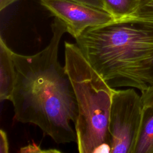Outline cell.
Wrapping results in <instances>:
<instances>
[{
    "label": "cell",
    "instance_id": "obj_6",
    "mask_svg": "<svg viewBox=\"0 0 153 153\" xmlns=\"http://www.w3.org/2000/svg\"><path fill=\"white\" fill-rule=\"evenodd\" d=\"M16 79L13 51L0 38V100H10Z\"/></svg>",
    "mask_w": 153,
    "mask_h": 153
},
{
    "label": "cell",
    "instance_id": "obj_4",
    "mask_svg": "<svg viewBox=\"0 0 153 153\" xmlns=\"http://www.w3.org/2000/svg\"><path fill=\"white\" fill-rule=\"evenodd\" d=\"M143 111L141 97L133 88L114 90L108 126L111 153H134Z\"/></svg>",
    "mask_w": 153,
    "mask_h": 153
},
{
    "label": "cell",
    "instance_id": "obj_15",
    "mask_svg": "<svg viewBox=\"0 0 153 153\" xmlns=\"http://www.w3.org/2000/svg\"><path fill=\"white\" fill-rule=\"evenodd\" d=\"M17 1L18 0H0V10H3Z\"/></svg>",
    "mask_w": 153,
    "mask_h": 153
},
{
    "label": "cell",
    "instance_id": "obj_1",
    "mask_svg": "<svg viewBox=\"0 0 153 153\" xmlns=\"http://www.w3.org/2000/svg\"><path fill=\"white\" fill-rule=\"evenodd\" d=\"M51 30L48 45L39 52L26 56L13 51L16 79L10 100L17 121L38 126L57 144L76 142L71 122L76 121V99L58 59L60 41L67 29L54 17Z\"/></svg>",
    "mask_w": 153,
    "mask_h": 153
},
{
    "label": "cell",
    "instance_id": "obj_14",
    "mask_svg": "<svg viewBox=\"0 0 153 153\" xmlns=\"http://www.w3.org/2000/svg\"><path fill=\"white\" fill-rule=\"evenodd\" d=\"M74 1H78L82 3H84L102 10H104L105 11V4L103 2L102 0H74Z\"/></svg>",
    "mask_w": 153,
    "mask_h": 153
},
{
    "label": "cell",
    "instance_id": "obj_8",
    "mask_svg": "<svg viewBox=\"0 0 153 153\" xmlns=\"http://www.w3.org/2000/svg\"><path fill=\"white\" fill-rule=\"evenodd\" d=\"M106 11L115 20L122 19L133 14L140 5L142 0H102Z\"/></svg>",
    "mask_w": 153,
    "mask_h": 153
},
{
    "label": "cell",
    "instance_id": "obj_9",
    "mask_svg": "<svg viewBox=\"0 0 153 153\" xmlns=\"http://www.w3.org/2000/svg\"><path fill=\"white\" fill-rule=\"evenodd\" d=\"M124 19L153 24V0H142L138 9Z\"/></svg>",
    "mask_w": 153,
    "mask_h": 153
},
{
    "label": "cell",
    "instance_id": "obj_7",
    "mask_svg": "<svg viewBox=\"0 0 153 153\" xmlns=\"http://www.w3.org/2000/svg\"><path fill=\"white\" fill-rule=\"evenodd\" d=\"M134 153H153V106L143 108Z\"/></svg>",
    "mask_w": 153,
    "mask_h": 153
},
{
    "label": "cell",
    "instance_id": "obj_12",
    "mask_svg": "<svg viewBox=\"0 0 153 153\" xmlns=\"http://www.w3.org/2000/svg\"><path fill=\"white\" fill-rule=\"evenodd\" d=\"M20 152H60V151L57 149H44L42 150L39 146L36 145L35 143L32 144H29L27 146L21 148Z\"/></svg>",
    "mask_w": 153,
    "mask_h": 153
},
{
    "label": "cell",
    "instance_id": "obj_11",
    "mask_svg": "<svg viewBox=\"0 0 153 153\" xmlns=\"http://www.w3.org/2000/svg\"><path fill=\"white\" fill-rule=\"evenodd\" d=\"M140 97L143 108L153 106V85L142 91Z\"/></svg>",
    "mask_w": 153,
    "mask_h": 153
},
{
    "label": "cell",
    "instance_id": "obj_2",
    "mask_svg": "<svg viewBox=\"0 0 153 153\" xmlns=\"http://www.w3.org/2000/svg\"><path fill=\"white\" fill-rule=\"evenodd\" d=\"M75 40L109 87L146 89L142 75L153 57V24L114 20L85 29Z\"/></svg>",
    "mask_w": 153,
    "mask_h": 153
},
{
    "label": "cell",
    "instance_id": "obj_13",
    "mask_svg": "<svg viewBox=\"0 0 153 153\" xmlns=\"http://www.w3.org/2000/svg\"><path fill=\"white\" fill-rule=\"evenodd\" d=\"M9 152V143L6 132L1 129L0 130V152L8 153Z\"/></svg>",
    "mask_w": 153,
    "mask_h": 153
},
{
    "label": "cell",
    "instance_id": "obj_5",
    "mask_svg": "<svg viewBox=\"0 0 153 153\" xmlns=\"http://www.w3.org/2000/svg\"><path fill=\"white\" fill-rule=\"evenodd\" d=\"M41 4L65 25L75 39L85 29L100 26L115 18L108 11L74 0H39Z\"/></svg>",
    "mask_w": 153,
    "mask_h": 153
},
{
    "label": "cell",
    "instance_id": "obj_10",
    "mask_svg": "<svg viewBox=\"0 0 153 153\" xmlns=\"http://www.w3.org/2000/svg\"><path fill=\"white\" fill-rule=\"evenodd\" d=\"M142 78L146 88L153 85V57L144 68Z\"/></svg>",
    "mask_w": 153,
    "mask_h": 153
},
{
    "label": "cell",
    "instance_id": "obj_3",
    "mask_svg": "<svg viewBox=\"0 0 153 153\" xmlns=\"http://www.w3.org/2000/svg\"><path fill=\"white\" fill-rule=\"evenodd\" d=\"M64 67L77 102L74 125L78 152L94 153L101 145L111 146L108 126L114 89L93 69L76 44L65 42Z\"/></svg>",
    "mask_w": 153,
    "mask_h": 153
}]
</instances>
